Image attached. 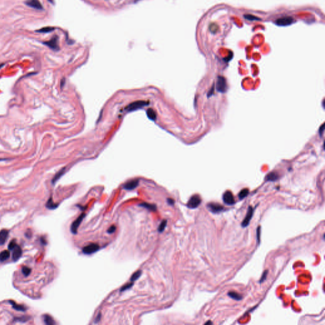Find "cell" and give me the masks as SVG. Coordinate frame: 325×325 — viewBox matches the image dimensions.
<instances>
[{
	"mask_svg": "<svg viewBox=\"0 0 325 325\" xmlns=\"http://www.w3.org/2000/svg\"><path fill=\"white\" fill-rule=\"evenodd\" d=\"M44 321L46 324H48V325H53L55 324L53 319L52 318V317L47 314L44 316Z\"/></svg>",
	"mask_w": 325,
	"mask_h": 325,
	"instance_id": "cb8c5ba5",
	"label": "cell"
},
{
	"mask_svg": "<svg viewBox=\"0 0 325 325\" xmlns=\"http://www.w3.org/2000/svg\"><path fill=\"white\" fill-rule=\"evenodd\" d=\"M253 215V208H252V206H250L248 207L247 213H246V215L244 218V220H243L241 223V226L243 228H246V227H247L250 224V220H252Z\"/></svg>",
	"mask_w": 325,
	"mask_h": 325,
	"instance_id": "30bf717a",
	"label": "cell"
},
{
	"mask_svg": "<svg viewBox=\"0 0 325 325\" xmlns=\"http://www.w3.org/2000/svg\"><path fill=\"white\" fill-rule=\"evenodd\" d=\"M116 230V226L114 225H112L111 227H110V228H109V229L107 230V233L109 234H112L113 233H114V231Z\"/></svg>",
	"mask_w": 325,
	"mask_h": 325,
	"instance_id": "e575fe53",
	"label": "cell"
},
{
	"mask_svg": "<svg viewBox=\"0 0 325 325\" xmlns=\"http://www.w3.org/2000/svg\"><path fill=\"white\" fill-rule=\"evenodd\" d=\"M139 1V0H135V1Z\"/></svg>",
	"mask_w": 325,
	"mask_h": 325,
	"instance_id": "b9f144b4",
	"label": "cell"
},
{
	"mask_svg": "<svg viewBox=\"0 0 325 325\" xmlns=\"http://www.w3.org/2000/svg\"><path fill=\"white\" fill-rule=\"evenodd\" d=\"M17 246V244H16V242H15V240H12L10 243V244L9 245V249L11 250H14V248L15 247V246Z\"/></svg>",
	"mask_w": 325,
	"mask_h": 325,
	"instance_id": "d6a6232c",
	"label": "cell"
},
{
	"mask_svg": "<svg viewBox=\"0 0 325 325\" xmlns=\"http://www.w3.org/2000/svg\"><path fill=\"white\" fill-rule=\"evenodd\" d=\"M216 88L220 93H225L228 89V85L225 78L223 76H218L217 80Z\"/></svg>",
	"mask_w": 325,
	"mask_h": 325,
	"instance_id": "277c9868",
	"label": "cell"
},
{
	"mask_svg": "<svg viewBox=\"0 0 325 325\" xmlns=\"http://www.w3.org/2000/svg\"><path fill=\"white\" fill-rule=\"evenodd\" d=\"M43 44L54 51H58L60 50L59 45H58V37L57 35H55L50 40L43 42Z\"/></svg>",
	"mask_w": 325,
	"mask_h": 325,
	"instance_id": "7a4b0ae2",
	"label": "cell"
},
{
	"mask_svg": "<svg viewBox=\"0 0 325 325\" xmlns=\"http://www.w3.org/2000/svg\"><path fill=\"white\" fill-rule=\"evenodd\" d=\"M22 250L21 248L19 246L17 245L14 248V251H13L12 257H13L14 260V261L18 260L19 258H20V257L22 256Z\"/></svg>",
	"mask_w": 325,
	"mask_h": 325,
	"instance_id": "4fadbf2b",
	"label": "cell"
},
{
	"mask_svg": "<svg viewBox=\"0 0 325 325\" xmlns=\"http://www.w3.org/2000/svg\"><path fill=\"white\" fill-rule=\"evenodd\" d=\"M248 194H249V190L248 189H242L238 194V198H240V200H242L243 199H244L247 196Z\"/></svg>",
	"mask_w": 325,
	"mask_h": 325,
	"instance_id": "484cf974",
	"label": "cell"
},
{
	"mask_svg": "<svg viewBox=\"0 0 325 325\" xmlns=\"http://www.w3.org/2000/svg\"><path fill=\"white\" fill-rule=\"evenodd\" d=\"M29 318H27V317H22V318H15V321H20V322H26L27 321H28L27 320Z\"/></svg>",
	"mask_w": 325,
	"mask_h": 325,
	"instance_id": "836d02e7",
	"label": "cell"
},
{
	"mask_svg": "<svg viewBox=\"0 0 325 325\" xmlns=\"http://www.w3.org/2000/svg\"><path fill=\"white\" fill-rule=\"evenodd\" d=\"M4 66V64H0V69H1L2 67H3Z\"/></svg>",
	"mask_w": 325,
	"mask_h": 325,
	"instance_id": "60d3db41",
	"label": "cell"
},
{
	"mask_svg": "<svg viewBox=\"0 0 325 325\" xmlns=\"http://www.w3.org/2000/svg\"><path fill=\"white\" fill-rule=\"evenodd\" d=\"M65 172V168H62V170H60L58 172V173L55 175V176L53 177V179H52V183L53 184H55L57 182V181H58V179H59L62 175H64Z\"/></svg>",
	"mask_w": 325,
	"mask_h": 325,
	"instance_id": "44dd1931",
	"label": "cell"
},
{
	"mask_svg": "<svg viewBox=\"0 0 325 325\" xmlns=\"http://www.w3.org/2000/svg\"><path fill=\"white\" fill-rule=\"evenodd\" d=\"M85 217V214L83 213L76 218V220H75L73 222L71 226H70V230H71L73 234H76L77 233L78 229L80 225L81 222L83 221Z\"/></svg>",
	"mask_w": 325,
	"mask_h": 325,
	"instance_id": "8992f818",
	"label": "cell"
},
{
	"mask_svg": "<svg viewBox=\"0 0 325 325\" xmlns=\"http://www.w3.org/2000/svg\"><path fill=\"white\" fill-rule=\"evenodd\" d=\"M139 206L144 207V208H146V209L150 210V211H154L156 210V205H152V204H149V203H141L140 205H139Z\"/></svg>",
	"mask_w": 325,
	"mask_h": 325,
	"instance_id": "ac0fdd59",
	"label": "cell"
},
{
	"mask_svg": "<svg viewBox=\"0 0 325 325\" xmlns=\"http://www.w3.org/2000/svg\"><path fill=\"white\" fill-rule=\"evenodd\" d=\"M48 1L50 3L53 4V0H48Z\"/></svg>",
	"mask_w": 325,
	"mask_h": 325,
	"instance_id": "f35d334b",
	"label": "cell"
},
{
	"mask_svg": "<svg viewBox=\"0 0 325 325\" xmlns=\"http://www.w3.org/2000/svg\"><path fill=\"white\" fill-rule=\"evenodd\" d=\"M206 206L211 212H212L213 213H220L222 211L225 210V208L224 206L220 204H217V203H210L207 205Z\"/></svg>",
	"mask_w": 325,
	"mask_h": 325,
	"instance_id": "52a82bcc",
	"label": "cell"
},
{
	"mask_svg": "<svg viewBox=\"0 0 325 325\" xmlns=\"http://www.w3.org/2000/svg\"><path fill=\"white\" fill-rule=\"evenodd\" d=\"M201 203V199L199 195H194L192 196L188 201L187 206L190 209L196 208Z\"/></svg>",
	"mask_w": 325,
	"mask_h": 325,
	"instance_id": "3957f363",
	"label": "cell"
},
{
	"mask_svg": "<svg viewBox=\"0 0 325 325\" xmlns=\"http://www.w3.org/2000/svg\"><path fill=\"white\" fill-rule=\"evenodd\" d=\"M205 324H212V323H211V321H208V322H206V323Z\"/></svg>",
	"mask_w": 325,
	"mask_h": 325,
	"instance_id": "ab89813d",
	"label": "cell"
},
{
	"mask_svg": "<svg viewBox=\"0 0 325 325\" xmlns=\"http://www.w3.org/2000/svg\"><path fill=\"white\" fill-rule=\"evenodd\" d=\"M54 30H55L54 27H43V28H41L40 29L37 30L36 32L41 33H50V32H52V31H53Z\"/></svg>",
	"mask_w": 325,
	"mask_h": 325,
	"instance_id": "7402d4cb",
	"label": "cell"
},
{
	"mask_svg": "<svg viewBox=\"0 0 325 325\" xmlns=\"http://www.w3.org/2000/svg\"><path fill=\"white\" fill-rule=\"evenodd\" d=\"M10 252L8 250H4V251L0 253V261L3 262L7 260L10 257Z\"/></svg>",
	"mask_w": 325,
	"mask_h": 325,
	"instance_id": "ffe728a7",
	"label": "cell"
},
{
	"mask_svg": "<svg viewBox=\"0 0 325 325\" xmlns=\"http://www.w3.org/2000/svg\"><path fill=\"white\" fill-rule=\"evenodd\" d=\"M99 246L95 243H92L87 246H85L82 249V252L86 255H91V254L95 253L99 250Z\"/></svg>",
	"mask_w": 325,
	"mask_h": 325,
	"instance_id": "9c48e42d",
	"label": "cell"
},
{
	"mask_svg": "<svg viewBox=\"0 0 325 325\" xmlns=\"http://www.w3.org/2000/svg\"><path fill=\"white\" fill-rule=\"evenodd\" d=\"M228 296L235 300L239 301V300H241L243 299V296L241 294L234 291L229 292L228 293Z\"/></svg>",
	"mask_w": 325,
	"mask_h": 325,
	"instance_id": "9a60e30c",
	"label": "cell"
},
{
	"mask_svg": "<svg viewBox=\"0 0 325 325\" xmlns=\"http://www.w3.org/2000/svg\"><path fill=\"white\" fill-rule=\"evenodd\" d=\"M146 114L148 117V118L152 120L155 121L156 119V114L155 111L152 109H149L146 111Z\"/></svg>",
	"mask_w": 325,
	"mask_h": 325,
	"instance_id": "e0dca14e",
	"label": "cell"
},
{
	"mask_svg": "<svg viewBox=\"0 0 325 325\" xmlns=\"http://www.w3.org/2000/svg\"><path fill=\"white\" fill-rule=\"evenodd\" d=\"M166 224H167V220H164L161 222V223L159 224V225L158 227V231L159 233H162L163 231V230H164V229H165V228H166Z\"/></svg>",
	"mask_w": 325,
	"mask_h": 325,
	"instance_id": "f1b7e54d",
	"label": "cell"
},
{
	"mask_svg": "<svg viewBox=\"0 0 325 325\" xmlns=\"http://www.w3.org/2000/svg\"><path fill=\"white\" fill-rule=\"evenodd\" d=\"M100 318H101V314H100H100H98L97 317V318H96V319H95V323H98V322H99V321H100Z\"/></svg>",
	"mask_w": 325,
	"mask_h": 325,
	"instance_id": "74e56055",
	"label": "cell"
},
{
	"mask_svg": "<svg viewBox=\"0 0 325 325\" xmlns=\"http://www.w3.org/2000/svg\"><path fill=\"white\" fill-rule=\"evenodd\" d=\"M9 231L6 229H3L0 231V245H3L6 243L9 237Z\"/></svg>",
	"mask_w": 325,
	"mask_h": 325,
	"instance_id": "5bb4252c",
	"label": "cell"
},
{
	"mask_svg": "<svg viewBox=\"0 0 325 325\" xmlns=\"http://www.w3.org/2000/svg\"><path fill=\"white\" fill-rule=\"evenodd\" d=\"M25 4L27 6L33 8L34 9L38 10H43V5L39 0H27L25 2Z\"/></svg>",
	"mask_w": 325,
	"mask_h": 325,
	"instance_id": "8fae6325",
	"label": "cell"
},
{
	"mask_svg": "<svg viewBox=\"0 0 325 325\" xmlns=\"http://www.w3.org/2000/svg\"><path fill=\"white\" fill-rule=\"evenodd\" d=\"M243 17L245 19H246V20L250 21H258L261 20L260 18H258V17L255 16V15H251V14H245V15H243Z\"/></svg>",
	"mask_w": 325,
	"mask_h": 325,
	"instance_id": "603a6c76",
	"label": "cell"
},
{
	"mask_svg": "<svg viewBox=\"0 0 325 325\" xmlns=\"http://www.w3.org/2000/svg\"><path fill=\"white\" fill-rule=\"evenodd\" d=\"M10 303L11 304V305H12V307L14 309H15L16 311H26V308L24 306H23V305H18L16 303H15V302H14V301L12 300H10Z\"/></svg>",
	"mask_w": 325,
	"mask_h": 325,
	"instance_id": "d6986e66",
	"label": "cell"
},
{
	"mask_svg": "<svg viewBox=\"0 0 325 325\" xmlns=\"http://www.w3.org/2000/svg\"><path fill=\"white\" fill-rule=\"evenodd\" d=\"M141 274H142V271H138L135 272V273L133 274L132 276H131L130 281L132 282H134V281H136L141 276Z\"/></svg>",
	"mask_w": 325,
	"mask_h": 325,
	"instance_id": "4316f807",
	"label": "cell"
},
{
	"mask_svg": "<svg viewBox=\"0 0 325 325\" xmlns=\"http://www.w3.org/2000/svg\"><path fill=\"white\" fill-rule=\"evenodd\" d=\"M267 274H268V271L267 270H266V271H265L263 274H262V276L260 278V283H263V282L266 279V277H267Z\"/></svg>",
	"mask_w": 325,
	"mask_h": 325,
	"instance_id": "1f68e13d",
	"label": "cell"
},
{
	"mask_svg": "<svg viewBox=\"0 0 325 325\" xmlns=\"http://www.w3.org/2000/svg\"><path fill=\"white\" fill-rule=\"evenodd\" d=\"M139 183V180H133V181H129L124 185V189L127 190H133L138 186Z\"/></svg>",
	"mask_w": 325,
	"mask_h": 325,
	"instance_id": "7c38bea8",
	"label": "cell"
},
{
	"mask_svg": "<svg viewBox=\"0 0 325 325\" xmlns=\"http://www.w3.org/2000/svg\"><path fill=\"white\" fill-rule=\"evenodd\" d=\"M209 29H210V32L211 33L215 34L218 31V27L216 24V23H211V24H210V26L209 27Z\"/></svg>",
	"mask_w": 325,
	"mask_h": 325,
	"instance_id": "83f0119b",
	"label": "cell"
},
{
	"mask_svg": "<svg viewBox=\"0 0 325 325\" xmlns=\"http://www.w3.org/2000/svg\"><path fill=\"white\" fill-rule=\"evenodd\" d=\"M260 228H258L257 229V241L258 243H260Z\"/></svg>",
	"mask_w": 325,
	"mask_h": 325,
	"instance_id": "d590c367",
	"label": "cell"
},
{
	"mask_svg": "<svg viewBox=\"0 0 325 325\" xmlns=\"http://www.w3.org/2000/svg\"><path fill=\"white\" fill-rule=\"evenodd\" d=\"M223 201L225 203L226 205H233L235 203V199L234 197L231 192L228 191L224 193L222 196Z\"/></svg>",
	"mask_w": 325,
	"mask_h": 325,
	"instance_id": "ba28073f",
	"label": "cell"
},
{
	"mask_svg": "<svg viewBox=\"0 0 325 325\" xmlns=\"http://www.w3.org/2000/svg\"><path fill=\"white\" fill-rule=\"evenodd\" d=\"M133 284H134V283H128V284H127L124 285L123 287H121L120 291H121V292H124V291H125V290H127V289H129V288H130L132 287V286H133Z\"/></svg>",
	"mask_w": 325,
	"mask_h": 325,
	"instance_id": "4dcf8cb0",
	"label": "cell"
},
{
	"mask_svg": "<svg viewBox=\"0 0 325 325\" xmlns=\"http://www.w3.org/2000/svg\"><path fill=\"white\" fill-rule=\"evenodd\" d=\"M46 206L48 208V209H55L58 206V205L55 204V203H54L53 200H52V198H50L48 201H47L46 203Z\"/></svg>",
	"mask_w": 325,
	"mask_h": 325,
	"instance_id": "d4e9b609",
	"label": "cell"
},
{
	"mask_svg": "<svg viewBox=\"0 0 325 325\" xmlns=\"http://www.w3.org/2000/svg\"><path fill=\"white\" fill-rule=\"evenodd\" d=\"M279 175L276 172H271V173L269 174L267 177H266L265 179L267 181H276V180L278 179Z\"/></svg>",
	"mask_w": 325,
	"mask_h": 325,
	"instance_id": "2e32d148",
	"label": "cell"
},
{
	"mask_svg": "<svg viewBox=\"0 0 325 325\" xmlns=\"http://www.w3.org/2000/svg\"><path fill=\"white\" fill-rule=\"evenodd\" d=\"M149 105V102L147 101L144 100H137L135 101L134 102H132L130 104H129L126 108V110L127 111H134L135 110H137L139 109H141L144 107V106Z\"/></svg>",
	"mask_w": 325,
	"mask_h": 325,
	"instance_id": "6da1fadb",
	"label": "cell"
},
{
	"mask_svg": "<svg viewBox=\"0 0 325 325\" xmlns=\"http://www.w3.org/2000/svg\"><path fill=\"white\" fill-rule=\"evenodd\" d=\"M167 201H168V203L170 205H174V203H175V201L174 200V199H172L171 198H168L167 199Z\"/></svg>",
	"mask_w": 325,
	"mask_h": 325,
	"instance_id": "8d00e7d4",
	"label": "cell"
},
{
	"mask_svg": "<svg viewBox=\"0 0 325 325\" xmlns=\"http://www.w3.org/2000/svg\"><path fill=\"white\" fill-rule=\"evenodd\" d=\"M22 272L25 276H28L31 272V270L28 267H23L22 269Z\"/></svg>",
	"mask_w": 325,
	"mask_h": 325,
	"instance_id": "f546056e",
	"label": "cell"
},
{
	"mask_svg": "<svg viewBox=\"0 0 325 325\" xmlns=\"http://www.w3.org/2000/svg\"><path fill=\"white\" fill-rule=\"evenodd\" d=\"M294 19L292 17L286 16L277 18L275 23L278 26H288L292 24L294 22Z\"/></svg>",
	"mask_w": 325,
	"mask_h": 325,
	"instance_id": "5b68a950",
	"label": "cell"
}]
</instances>
